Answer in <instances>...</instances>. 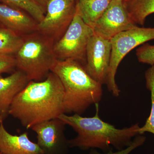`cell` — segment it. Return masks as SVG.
I'll return each instance as SVG.
<instances>
[{"mask_svg": "<svg viewBox=\"0 0 154 154\" xmlns=\"http://www.w3.org/2000/svg\"><path fill=\"white\" fill-rule=\"evenodd\" d=\"M64 89L52 72L43 81L28 82L14 99L9 114L26 129L35 125L58 118L63 113Z\"/></svg>", "mask_w": 154, "mask_h": 154, "instance_id": "cell-1", "label": "cell"}, {"mask_svg": "<svg viewBox=\"0 0 154 154\" xmlns=\"http://www.w3.org/2000/svg\"><path fill=\"white\" fill-rule=\"evenodd\" d=\"M96 105V114L93 117H84L74 114L65 113L58 118L77 133L74 138L69 140V148L76 147L84 150L99 149L106 152L115 149L120 150L131 144L134 138L139 134V124L118 129L103 121L99 117V104Z\"/></svg>", "mask_w": 154, "mask_h": 154, "instance_id": "cell-2", "label": "cell"}, {"mask_svg": "<svg viewBox=\"0 0 154 154\" xmlns=\"http://www.w3.org/2000/svg\"><path fill=\"white\" fill-rule=\"evenodd\" d=\"M51 72L57 76L63 86L65 114L82 115L102 99V85L89 75L80 62L58 60Z\"/></svg>", "mask_w": 154, "mask_h": 154, "instance_id": "cell-3", "label": "cell"}, {"mask_svg": "<svg viewBox=\"0 0 154 154\" xmlns=\"http://www.w3.org/2000/svg\"><path fill=\"white\" fill-rule=\"evenodd\" d=\"M22 36L23 43L15 57L16 67L29 81H43L58 60L54 48L55 42L37 31Z\"/></svg>", "mask_w": 154, "mask_h": 154, "instance_id": "cell-4", "label": "cell"}, {"mask_svg": "<svg viewBox=\"0 0 154 154\" xmlns=\"http://www.w3.org/2000/svg\"><path fill=\"white\" fill-rule=\"evenodd\" d=\"M152 39L154 28L137 26L119 33L111 39L112 50L106 85L113 96L118 97L121 92L116 82L115 76L121 61L134 48Z\"/></svg>", "mask_w": 154, "mask_h": 154, "instance_id": "cell-5", "label": "cell"}, {"mask_svg": "<svg viewBox=\"0 0 154 154\" xmlns=\"http://www.w3.org/2000/svg\"><path fill=\"white\" fill-rule=\"evenodd\" d=\"M94 34L93 28L87 25L79 12L61 38L54 43V53L58 60L85 61L88 43Z\"/></svg>", "mask_w": 154, "mask_h": 154, "instance_id": "cell-6", "label": "cell"}, {"mask_svg": "<svg viewBox=\"0 0 154 154\" xmlns=\"http://www.w3.org/2000/svg\"><path fill=\"white\" fill-rule=\"evenodd\" d=\"M76 5V0H49L44 19L38 23L37 31L56 42L72 21Z\"/></svg>", "mask_w": 154, "mask_h": 154, "instance_id": "cell-7", "label": "cell"}, {"mask_svg": "<svg viewBox=\"0 0 154 154\" xmlns=\"http://www.w3.org/2000/svg\"><path fill=\"white\" fill-rule=\"evenodd\" d=\"M111 50V40L95 33L87 46L84 67L89 75L102 85L107 82Z\"/></svg>", "mask_w": 154, "mask_h": 154, "instance_id": "cell-8", "label": "cell"}, {"mask_svg": "<svg viewBox=\"0 0 154 154\" xmlns=\"http://www.w3.org/2000/svg\"><path fill=\"white\" fill-rule=\"evenodd\" d=\"M136 26L130 16L124 0H111L94 30L96 35L111 40L119 33Z\"/></svg>", "mask_w": 154, "mask_h": 154, "instance_id": "cell-9", "label": "cell"}, {"mask_svg": "<svg viewBox=\"0 0 154 154\" xmlns=\"http://www.w3.org/2000/svg\"><path fill=\"white\" fill-rule=\"evenodd\" d=\"M66 125L62 120L57 118L31 128L36 133L37 143L45 154H66L69 147L64 134Z\"/></svg>", "mask_w": 154, "mask_h": 154, "instance_id": "cell-10", "label": "cell"}, {"mask_svg": "<svg viewBox=\"0 0 154 154\" xmlns=\"http://www.w3.org/2000/svg\"><path fill=\"white\" fill-rule=\"evenodd\" d=\"M29 82L26 75L19 70L8 77L0 76V119L4 121L9 115L15 97Z\"/></svg>", "mask_w": 154, "mask_h": 154, "instance_id": "cell-11", "label": "cell"}, {"mask_svg": "<svg viewBox=\"0 0 154 154\" xmlns=\"http://www.w3.org/2000/svg\"><path fill=\"white\" fill-rule=\"evenodd\" d=\"M0 152L2 154H45L38 144L29 139L28 133L20 135L9 133L0 119Z\"/></svg>", "mask_w": 154, "mask_h": 154, "instance_id": "cell-12", "label": "cell"}, {"mask_svg": "<svg viewBox=\"0 0 154 154\" xmlns=\"http://www.w3.org/2000/svg\"><path fill=\"white\" fill-rule=\"evenodd\" d=\"M0 22L22 36L37 31L38 23L29 14L2 4H0Z\"/></svg>", "mask_w": 154, "mask_h": 154, "instance_id": "cell-13", "label": "cell"}, {"mask_svg": "<svg viewBox=\"0 0 154 154\" xmlns=\"http://www.w3.org/2000/svg\"><path fill=\"white\" fill-rule=\"evenodd\" d=\"M111 0H77L76 8L87 25L94 29L98 20L108 8Z\"/></svg>", "mask_w": 154, "mask_h": 154, "instance_id": "cell-14", "label": "cell"}, {"mask_svg": "<svg viewBox=\"0 0 154 154\" xmlns=\"http://www.w3.org/2000/svg\"><path fill=\"white\" fill-rule=\"evenodd\" d=\"M125 4L133 21L143 26L149 15L154 13V0H127Z\"/></svg>", "mask_w": 154, "mask_h": 154, "instance_id": "cell-15", "label": "cell"}, {"mask_svg": "<svg viewBox=\"0 0 154 154\" xmlns=\"http://www.w3.org/2000/svg\"><path fill=\"white\" fill-rule=\"evenodd\" d=\"M23 36L8 28H0V54H16L23 43Z\"/></svg>", "mask_w": 154, "mask_h": 154, "instance_id": "cell-16", "label": "cell"}, {"mask_svg": "<svg viewBox=\"0 0 154 154\" xmlns=\"http://www.w3.org/2000/svg\"><path fill=\"white\" fill-rule=\"evenodd\" d=\"M145 77L146 87L151 92V109L145 124L140 128L139 134L141 135L145 132H149L154 134V65L147 70L145 73Z\"/></svg>", "mask_w": 154, "mask_h": 154, "instance_id": "cell-17", "label": "cell"}, {"mask_svg": "<svg viewBox=\"0 0 154 154\" xmlns=\"http://www.w3.org/2000/svg\"><path fill=\"white\" fill-rule=\"evenodd\" d=\"M11 5L22 9L39 23L44 19L46 10L33 0H3Z\"/></svg>", "mask_w": 154, "mask_h": 154, "instance_id": "cell-18", "label": "cell"}, {"mask_svg": "<svg viewBox=\"0 0 154 154\" xmlns=\"http://www.w3.org/2000/svg\"><path fill=\"white\" fill-rule=\"evenodd\" d=\"M138 60L141 63L154 65V45L144 43L136 50Z\"/></svg>", "mask_w": 154, "mask_h": 154, "instance_id": "cell-19", "label": "cell"}, {"mask_svg": "<svg viewBox=\"0 0 154 154\" xmlns=\"http://www.w3.org/2000/svg\"><path fill=\"white\" fill-rule=\"evenodd\" d=\"M146 140L145 137L139 134L134 137L130 145L120 150L113 152L112 150H111L106 152L101 153L97 151L96 149H91L90 154H129L135 149L143 145Z\"/></svg>", "mask_w": 154, "mask_h": 154, "instance_id": "cell-20", "label": "cell"}, {"mask_svg": "<svg viewBox=\"0 0 154 154\" xmlns=\"http://www.w3.org/2000/svg\"><path fill=\"white\" fill-rule=\"evenodd\" d=\"M16 67V59L11 54H0V74L13 70Z\"/></svg>", "mask_w": 154, "mask_h": 154, "instance_id": "cell-21", "label": "cell"}, {"mask_svg": "<svg viewBox=\"0 0 154 154\" xmlns=\"http://www.w3.org/2000/svg\"><path fill=\"white\" fill-rule=\"evenodd\" d=\"M46 10V6L49 0H33Z\"/></svg>", "mask_w": 154, "mask_h": 154, "instance_id": "cell-22", "label": "cell"}, {"mask_svg": "<svg viewBox=\"0 0 154 154\" xmlns=\"http://www.w3.org/2000/svg\"><path fill=\"white\" fill-rule=\"evenodd\" d=\"M2 153H1V152H0V154H1Z\"/></svg>", "mask_w": 154, "mask_h": 154, "instance_id": "cell-23", "label": "cell"}, {"mask_svg": "<svg viewBox=\"0 0 154 154\" xmlns=\"http://www.w3.org/2000/svg\"><path fill=\"white\" fill-rule=\"evenodd\" d=\"M125 1H127V0H125Z\"/></svg>", "mask_w": 154, "mask_h": 154, "instance_id": "cell-24", "label": "cell"}, {"mask_svg": "<svg viewBox=\"0 0 154 154\" xmlns=\"http://www.w3.org/2000/svg\"><path fill=\"white\" fill-rule=\"evenodd\" d=\"M124 1H125V0H124Z\"/></svg>", "mask_w": 154, "mask_h": 154, "instance_id": "cell-25", "label": "cell"}, {"mask_svg": "<svg viewBox=\"0 0 154 154\" xmlns=\"http://www.w3.org/2000/svg\"></svg>", "mask_w": 154, "mask_h": 154, "instance_id": "cell-26", "label": "cell"}]
</instances>
